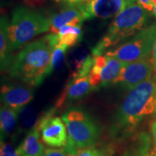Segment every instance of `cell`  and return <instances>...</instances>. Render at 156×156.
Listing matches in <instances>:
<instances>
[{
  "mask_svg": "<svg viewBox=\"0 0 156 156\" xmlns=\"http://www.w3.org/2000/svg\"><path fill=\"white\" fill-rule=\"evenodd\" d=\"M156 112L155 76L130 90L117 109L111 126L113 136H124L144 119Z\"/></svg>",
  "mask_w": 156,
  "mask_h": 156,
  "instance_id": "1",
  "label": "cell"
},
{
  "mask_svg": "<svg viewBox=\"0 0 156 156\" xmlns=\"http://www.w3.org/2000/svg\"><path fill=\"white\" fill-rule=\"evenodd\" d=\"M52 46L46 36L28 43L12 57L7 69L12 77L38 86L51 74Z\"/></svg>",
  "mask_w": 156,
  "mask_h": 156,
  "instance_id": "2",
  "label": "cell"
},
{
  "mask_svg": "<svg viewBox=\"0 0 156 156\" xmlns=\"http://www.w3.org/2000/svg\"><path fill=\"white\" fill-rule=\"evenodd\" d=\"M149 12L136 2L118 13L109 25L105 36L92 49V55H101L147 26Z\"/></svg>",
  "mask_w": 156,
  "mask_h": 156,
  "instance_id": "3",
  "label": "cell"
},
{
  "mask_svg": "<svg viewBox=\"0 0 156 156\" xmlns=\"http://www.w3.org/2000/svg\"><path fill=\"white\" fill-rule=\"evenodd\" d=\"M50 31L49 17L25 6L13 9L8 25V35L12 52L23 47L35 37Z\"/></svg>",
  "mask_w": 156,
  "mask_h": 156,
  "instance_id": "4",
  "label": "cell"
},
{
  "mask_svg": "<svg viewBox=\"0 0 156 156\" xmlns=\"http://www.w3.org/2000/svg\"><path fill=\"white\" fill-rule=\"evenodd\" d=\"M67 130L68 141L63 147L69 156L80 150L93 147L100 136V131L88 114L78 108H72L62 116Z\"/></svg>",
  "mask_w": 156,
  "mask_h": 156,
  "instance_id": "5",
  "label": "cell"
},
{
  "mask_svg": "<svg viewBox=\"0 0 156 156\" xmlns=\"http://www.w3.org/2000/svg\"><path fill=\"white\" fill-rule=\"evenodd\" d=\"M155 39L156 23H153L142 28L129 41L108 51L105 54L123 63L139 61L151 57Z\"/></svg>",
  "mask_w": 156,
  "mask_h": 156,
  "instance_id": "6",
  "label": "cell"
},
{
  "mask_svg": "<svg viewBox=\"0 0 156 156\" xmlns=\"http://www.w3.org/2000/svg\"><path fill=\"white\" fill-rule=\"evenodd\" d=\"M136 0H79L75 4L85 20L107 19L119 13Z\"/></svg>",
  "mask_w": 156,
  "mask_h": 156,
  "instance_id": "7",
  "label": "cell"
},
{
  "mask_svg": "<svg viewBox=\"0 0 156 156\" xmlns=\"http://www.w3.org/2000/svg\"><path fill=\"white\" fill-rule=\"evenodd\" d=\"M54 109H51L38 121L37 125L41 134L42 141L52 147H64L68 141L67 130L64 121L54 116Z\"/></svg>",
  "mask_w": 156,
  "mask_h": 156,
  "instance_id": "8",
  "label": "cell"
},
{
  "mask_svg": "<svg viewBox=\"0 0 156 156\" xmlns=\"http://www.w3.org/2000/svg\"><path fill=\"white\" fill-rule=\"evenodd\" d=\"M153 66L151 57L126 63L113 84L119 85L124 88L130 90L153 77Z\"/></svg>",
  "mask_w": 156,
  "mask_h": 156,
  "instance_id": "9",
  "label": "cell"
},
{
  "mask_svg": "<svg viewBox=\"0 0 156 156\" xmlns=\"http://www.w3.org/2000/svg\"><path fill=\"white\" fill-rule=\"evenodd\" d=\"M34 99V90L19 85L5 84L1 88V100L4 105L19 113Z\"/></svg>",
  "mask_w": 156,
  "mask_h": 156,
  "instance_id": "10",
  "label": "cell"
},
{
  "mask_svg": "<svg viewBox=\"0 0 156 156\" xmlns=\"http://www.w3.org/2000/svg\"><path fill=\"white\" fill-rule=\"evenodd\" d=\"M93 90L88 76L73 77L71 81L67 84L58 98L56 106L61 107L67 103L80 100Z\"/></svg>",
  "mask_w": 156,
  "mask_h": 156,
  "instance_id": "11",
  "label": "cell"
},
{
  "mask_svg": "<svg viewBox=\"0 0 156 156\" xmlns=\"http://www.w3.org/2000/svg\"><path fill=\"white\" fill-rule=\"evenodd\" d=\"M50 32L58 34L59 29L65 25L82 26L85 20L80 11L74 3H69L58 12L49 17Z\"/></svg>",
  "mask_w": 156,
  "mask_h": 156,
  "instance_id": "12",
  "label": "cell"
},
{
  "mask_svg": "<svg viewBox=\"0 0 156 156\" xmlns=\"http://www.w3.org/2000/svg\"><path fill=\"white\" fill-rule=\"evenodd\" d=\"M41 132L38 125L30 129L19 146L23 156H42L44 146L40 140Z\"/></svg>",
  "mask_w": 156,
  "mask_h": 156,
  "instance_id": "13",
  "label": "cell"
},
{
  "mask_svg": "<svg viewBox=\"0 0 156 156\" xmlns=\"http://www.w3.org/2000/svg\"><path fill=\"white\" fill-rule=\"evenodd\" d=\"M9 20L6 15H3L0 20V64L1 70L7 69L12 57V51L8 35Z\"/></svg>",
  "mask_w": 156,
  "mask_h": 156,
  "instance_id": "14",
  "label": "cell"
},
{
  "mask_svg": "<svg viewBox=\"0 0 156 156\" xmlns=\"http://www.w3.org/2000/svg\"><path fill=\"white\" fill-rule=\"evenodd\" d=\"M107 62L101 70L100 77L101 87H107L114 83L119 75L121 69L126 63H123L113 56H107Z\"/></svg>",
  "mask_w": 156,
  "mask_h": 156,
  "instance_id": "15",
  "label": "cell"
},
{
  "mask_svg": "<svg viewBox=\"0 0 156 156\" xmlns=\"http://www.w3.org/2000/svg\"><path fill=\"white\" fill-rule=\"evenodd\" d=\"M17 113L9 107L2 105L0 109V132L1 140H4L7 136L15 131L17 126Z\"/></svg>",
  "mask_w": 156,
  "mask_h": 156,
  "instance_id": "16",
  "label": "cell"
},
{
  "mask_svg": "<svg viewBox=\"0 0 156 156\" xmlns=\"http://www.w3.org/2000/svg\"><path fill=\"white\" fill-rule=\"evenodd\" d=\"M57 35L59 44L67 48L74 47L81 41L83 38L82 26L65 25L59 29Z\"/></svg>",
  "mask_w": 156,
  "mask_h": 156,
  "instance_id": "17",
  "label": "cell"
},
{
  "mask_svg": "<svg viewBox=\"0 0 156 156\" xmlns=\"http://www.w3.org/2000/svg\"><path fill=\"white\" fill-rule=\"evenodd\" d=\"M151 137L146 133L138 136L135 147L125 156H156V153L151 150Z\"/></svg>",
  "mask_w": 156,
  "mask_h": 156,
  "instance_id": "18",
  "label": "cell"
},
{
  "mask_svg": "<svg viewBox=\"0 0 156 156\" xmlns=\"http://www.w3.org/2000/svg\"><path fill=\"white\" fill-rule=\"evenodd\" d=\"M52 46L51 61V71L52 72L61 67L63 63L66 54H67V47L64 46L59 42H56Z\"/></svg>",
  "mask_w": 156,
  "mask_h": 156,
  "instance_id": "19",
  "label": "cell"
},
{
  "mask_svg": "<svg viewBox=\"0 0 156 156\" xmlns=\"http://www.w3.org/2000/svg\"><path fill=\"white\" fill-rule=\"evenodd\" d=\"M0 156H23V155L19 147H15L12 144L1 140Z\"/></svg>",
  "mask_w": 156,
  "mask_h": 156,
  "instance_id": "20",
  "label": "cell"
},
{
  "mask_svg": "<svg viewBox=\"0 0 156 156\" xmlns=\"http://www.w3.org/2000/svg\"><path fill=\"white\" fill-rule=\"evenodd\" d=\"M101 150L93 147H86L82 149L74 156H98L101 153Z\"/></svg>",
  "mask_w": 156,
  "mask_h": 156,
  "instance_id": "21",
  "label": "cell"
},
{
  "mask_svg": "<svg viewBox=\"0 0 156 156\" xmlns=\"http://www.w3.org/2000/svg\"><path fill=\"white\" fill-rule=\"evenodd\" d=\"M42 156H69L64 148L56 149V148H46Z\"/></svg>",
  "mask_w": 156,
  "mask_h": 156,
  "instance_id": "22",
  "label": "cell"
},
{
  "mask_svg": "<svg viewBox=\"0 0 156 156\" xmlns=\"http://www.w3.org/2000/svg\"><path fill=\"white\" fill-rule=\"evenodd\" d=\"M136 1H137V2L139 3L144 9H146L148 12L153 14L154 6L151 2V0H136Z\"/></svg>",
  "mask_w": 156,
  "mask_h": 156,
  "instance_id": "23",
  "label": "cell"
},
{
  "mask_svg": "<svg viewBox=\"0 0 156 156\" xmlns=\"http://www.w3.org/2000/svg\"><path fill=\"white\" fill-rule=\"evenodd\" d=\"M151 60L152 62V64L153 66V69H154V75L156 74V39L155 44H154L153 51H152V53L151 55Z\"/></svg>",
  "mask_w": 156,
  "mask_h": 156,
  "instance_id": "24",
  "label": "cell"
},
{
  "mask_svg": "<svg viewBox=\"0 0 156 156\" xmlns=\"http://www.w3.org/2000/svg\"><path fill=\"white\" fill-rule=\"evenodd\" d=\"M46 0H24L25 5H28V7H34L36 5H39L43 4Z\"/></svg>",
  "mask_w": 156,
  "mask_h": 156,
  "instance_id": "25",
  "label": "cell"
},
{
  "mask_svg": "<svg viewBox=\"0 0 156 156\" xmlns=\"http://www.w3.org/2000/svg\"><path fill=\"white\" fill-rule=\"evenodd\" d=\"M151 132H152V135H153L154 143H155V147H156V120L153 123L151 126Z\"/></svg>",
  "mask_w": 156,
  "mask_h": 156,
  "instance_id": "26",
  "label": "cell"
},
{
  "mask_svg": "<svg viewBox=\"0 0 156 156\" xmlns=\"http://www.w3.org/2000/svg\"><path fill=\"white\" fill-rule=\"evenodd\" d=\"M109 153H110V152L108 150H103V151H101V153L98 156H110Z\"/></svg>",
  "mask_w": 156,
  "mask_h": 156,
  "instance_id": "27",
  "label": "cell"
},
{
  "mask_svg": "<svg viewBox=\"0 0 156 156\" xmlns=\"http://www.w3.org/2000/svg\"><path fill=\"white\" fill-rule=\"evenodd\" d=\"M153 14L154 15V16H155V18H156V6H155V7H154Z\"/></svg>",
  "mask_w": 156,
  "mask_h": 156,
  "instance_id": "28",
  "label": "cell"
},
{
  "mask_svg": "<svg viewBox=\"0 0 156 156\" xmlns=\"http://www.w3.org/2000/svg\"><path fill=\"white\" fill-rule=\"evenodd\" d=\"M151 2L152 4H153V5L155 7V6H156V0H151Z\"/></svg>",
  "mask_w": 156,
  "mask_h": 156,
  "instance_id": "29",
  "label": "cell"
},
{
  "mask_svg": "<svg viewBox=\"0 0 156 156\" xmlns=\"http://www.w3.org/2000/svg\"><path fill=\"white\" fill-rule=\"evenodd\" d=\"M154 76H155V85H156V74L155 75H154Z\"/></svg>",
  "mask_w": 156,
  "mask_h": 156,
  "instance_id": "30",
  "label": "cell"
}]
</instances>
